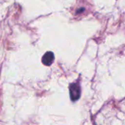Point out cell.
<instances>
[{"instance_id":"cell-1","label":"cell","mask_w":125,"mask_h":125,"mask_svg":"<svg viewBox=\"0 0 125 125\" xmlns=\"http://www.w3.org/2000/svg\"><path fill=\"white\" fill-rule=\"evenodd\" d=\"M70 97L73 101H76L81 95V88L78 83H73L70 86Z\"/></svg>"},{"instance_id":"cell-2","label":"cell","mask_w":125,"mask_h":125,"mask_svg":"<svg viewBox=\"0 0 125 125\" xmlns=\"http://www.w3.org/2000/svg\"><path fill=\"white\" fill-rule=\"evenodd\" d=\"M54 60V55L52 52H47L45 53V55L42 56V62L45 65L49 66L51 65Z\"/></svg>"}]
</instances>
